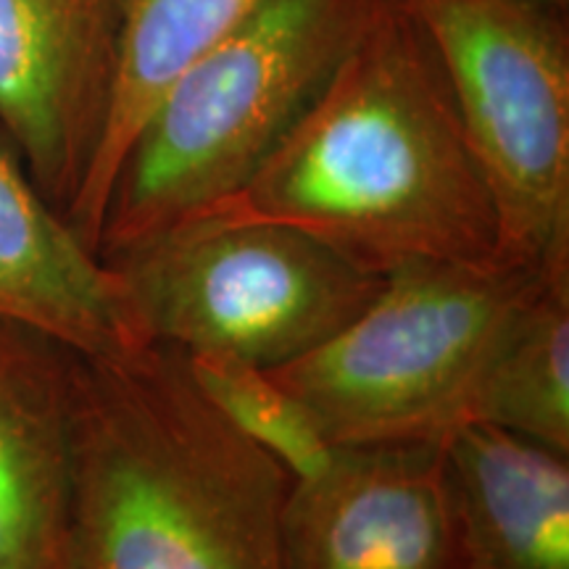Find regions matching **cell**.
Wrapping results in <instances>:
<instances>
[{"mask_svg": "<svg viewBox=\"0 0 569 569\" xmlns=\"http://www.w3.org/2000/svg\"><path fill=\"white\" fill-rule=\"evenodd\" d=\"M440 446L467 569H569V453L482 422Z\"/></svg>", "mask_w": 569, "mask_h": 569, "instance_id": "obj_11", "label": "cell"}, {"mask_svg": "<svg viewBox=\"0 0 569 569\" xmlns=\"http://www.w3.org/2000/svg\"><path fill=\"white\" fill-rule=\"evenodd\" d=\"M119 30L122 0H0V132L63 219L101 142Z\"/></svg>", "mask_w": 569, "mask_h": 569, "instance_id": "obj_7", "label": "cell"}, {"mask_svg": "<svg viewBox=\"0 0 569 569\" xmlns=\"http://www.w3.org/2000/svg\"><path fill=\"white\" fill-rule=\"evenodd\" d=\"M209 217L296 227L382 277L509 261L443 63L407 0L377 6L251 182Z\"/></svg>", "mask_w": 569, "mask_h": 569, "instance_id": "obj_1", "label": "cell"}, {"mask_svg": "<svg viewBox=\"0 0 569 569\" xmlns=\"http://www.w3.org/2000/svg\"><path fill=\"white\" fill-rule=\"evenodd\" d=\"M382 0H264L211 48L127 151L98 259L209 217L251 182Z\"/></svg>", "mask_w": 569, "mask_h": 569, "instance_id": "obj_3", "label": "cell"}, {"mask_svg": "<svg viewBox=\"0 0 569 569\" xmlns=\"http://www.w3.org/2000/svg\"><path fill=\"white\" fill-rule=\"evenodd\" d=\"M284 569H467L440 443L338 446L296 480L282 515Z\"/></svg>", "mask_w": 569, "mask_h": 569, "instance_id": "obj_8", "label": "cell"}, {"mask_svg": "<svg viewBox=\"0 0 569 569\" xmlns=\"http://www.w3.org/2000/svg\"><path fill=\"white\" fill-rule=\"evenodd\" d=\"M469 422L569 453V269L519 311L482 377Z\"/></svg>", "mask_w": 569, "mask_h": 569, "instance_id": "obj_13", "label": "cell"}, {"mask_svg": "<svg viewBox=\"0 0 569 569\" xmlns=\"http://www.w3.org/2000/svg\"><path fill=\"white\" fill-rule=\"evenodd\" d=\"M296 478L198 388L182 351H74L59 569H284Z\"/></svg>", "mask_w": 569, "mask_h": 569, "instance_id": "obj_2", "label": "cell"}, {"mask_svg": "<svg viewBox=\"0 0 569 569\" xmlns=\"http://www.w3.org/2000/svg\"><path fill=\"white\" fill-rule=\"evenodd\" d=\"M451 84L503 256L569 267L567 17L532 0H407Z\"/></svg>", "mask_w": 569, "mask_h": 569, "instance_id": "obj_6", "label": "cell"}, {"mask_svg": "<svg viewBox=\"0 0 569 569\" xmlns=\"http://www.w3.org/2000/svg\"><path fill=\"white\" fill-rule=\"evenodd\" d=\"M74 348L0 317V569H59Z\"/></svg>", "mask_w": 569, "mask_h": 569, "instance_id": "obj_9", "label": "cell"}, {"mask_svg": "<svg viewBox=\"0 0 569 569\" xmlns=\"http://www.w3.org/2000/svg\"><path fill=\"white\" fill-rule=\"evenodd\" d=\"M532 3L543 6V9H549L553 13H561V17H567V9H569V0H532Z\"/></svg>", "mask_w": 569, "mask_h": 569, "instance_id": "obj_15", "label": "cell"}, {"mask_svg": "<svg viewBox=\"0 0 569 569\" xmlns=\"http://www.w3.org/2000/svg\"><path fill=\"white\" fill-rule=\"evenodd\" d=\"M184 359L213 407L246 438L282 461L296 480L325 472L338 446L325 436L311 409L280 386L269 369L227 356L184 353Z\"/></svg>", "mask_w": 569, "mask_h": 569, "instance_id": "obj_14", "label": "cell"}, {"mask_svg": "<svg viewBox=\"0 0 569 569\" xmlns=\"http://www.w3.org/2000/svg\"><path fill=\"white\" fill-rule=\"evenodd\" d=\"M264 0H122L117 74L101 142L67 222L98 253L111 184L161 98Z\"/></svg>", "mask_w": 569, "mask_h": 569, "instance_id": "obj_12", "label": "cell"}, {"mask_svg": "<svg viewBox=\"0 0 569 569\" xmlns=\"http://www.w3.org/2000/svg\"><path fill=\"white\" fill-rule=\"evenodd\" d=\"M0 317L48 332L80 353L130 351L124 296L109 267L53 209L0 140Z\"/></svg>", "mask_w": 569, "mask_h": 569, "instance_id": "obj_10", "label": "cell"}, {"mask_svg": "<svg viewBox=\"0 0 569 569\" xmlns=\"http://www.w3.org/2000/svg\"><path fill=\"white\" fill-rule=\"evenodd\" d=\"M142 343L277 369L351 325L386 284L296 227L203 217L101 256Z\"/></svg>", "mask_w": 569, "mask_h": 569, "instance_id": "obj_5", "label": "cell"}, {"mask_svg": "<svg viewBox=\"0 0 569 569\" xmlns=\"http://www.w3.org/2000/svg\"><path fill=\"white\" fill-rule=\"evenodd\" d=\"M559 269L401 267L338 336L269 372L336 446L440 443L469 422L496 348Z\"/></svg>", "mask_w": 569, "mask_h": 569, "instance_id": "obj_4", "label": "cell"}]
</instances>
